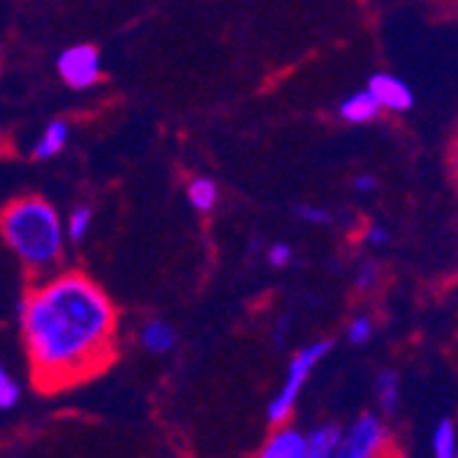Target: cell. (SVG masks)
I'll return each mask as SVG.
<instances>
[{"label": "cell", "instance_id": "12", "mask_svg": "<svg viewBox=\"0 0 458 458\" xmlns=\"http://www.w3.org/2000/svg\"><path fill=\"white\" fill-rule=\"evenodd\" d=\"M187 203L192 206V209L198 215H209L217 209V203H220V187L212 176H192L187 182Z\"/></svg>", "mask_w": 458, "mask_h": 458}, {"label": "cell", "instance_id": "24", "mask_svg": "<svg viewBox=\"0 0 458 458\" xmlns=\"http://www.w3.org/2000/svg\"><path fill=\"white\" fill-rule=\"evenodd\" d=\"M377 458H395L393 453H385V455H377Z\"/></svg>", "mask_w": 458, "mask_h": 458}, {"label": "cell", "instance_id": "1", "mask_svg": "<svg viewBox=\"0 0 458 458\" xmlns=\"http://www.w3.org/2000/svg\"><path fill=\"white\" fill-rule=\"evenodd\" d=\"M22 346L41 393H61L102 373L118 352V308L77 269L38 277L20 302Z\"/></svg>", "mask_w": 458, "mask_h": 458}, {"label": "cell", "instance_id": "25", "mask_svg": "<svg viewBox=\"0 0 458 458\" xmlns=\"http://www.w3.org/2000/svg\"><path fill=\"white\" fill-rule=\"evenodd\" d=\"M455 288H458V277H455Z\"/></svg>", "mask_w": 458, "mask_h": 458}, {"label": "cell", "instance_id": "8", "mask_svg": "<svg viewBox=\"0 0 458 458\" xmlns=\"http://www.w3.org/2000/svg\"><path fill=\"white\" fill-rule=\"evenodd\" d=\"M379 115H382V107H379L377 99H373V94L368 89H360V91L349 94L338 105V118L346 121V123H354V127H360V123L377 121Z\"/></svg>", "mask_w": 458, "mask_h": 458}, {"label": "cell", "instance_id": "15", "mask_svg": "<svg viewBox=\"0 0 458 458\" xmlns=\"http://www.w3.org/2000/svg\"><path fill=\"white\" fill-rule=\"evenodd\" d=\"M91 225H94V209L89 203H77L74 209L69 212V217L64 220V228H66V239L80 244L91 233Z\"/></svg>", "mask_w": 458, "mask_h": 458}, {"label": "cell", "instance_id": "9", "mask_svg": "<svg viewBox=\"0 0 458 458\" xmlns=\"http://www.w3.org/2000/svg\"><path fill=\"white\" fill-rule=\"evenodd\" d=\"M179 344V335H176V327L168 324L165 318H148L143 327H140V346L148 352V354H171Z\"/></svg>", "mask_w": 458, "mask_h": 458}, {"label": "cell", "instance_id": "18", "mask_svg": "<svg viewBox=\"0 0 458 458\" xmlns=\"http://www.w3.org/2000/svg\"><path fill=\"white\" fill-rule=\"evenodd\" d=\"M294 215L308 225H321V228L335 225V215H332L327 206H318V203H297Z\"/></svg>", "mask_w": 458, "mask_h": 458}, {"label": "cell", "instance_id": "19", "mask_svg": "<svg viewBox=\"0 0 458 458\" xmlns=\"http://www.w3.org/2000/svg\"><path fill=\"white\" fill-rule=\"evenodd\" d=\"M382 280V267L377 261H362L354 272V288L362 291V294H368V291H373L379 285Z\"/></svg>", "mask_w": 458, "mask_h": 458}, {"label": "cell", "instance_id": "6", "mask_svg": "<svg viewBox=\"0 0 458 458\" xmlns=\"http://www.w3.org/2000/svg\"><path fill=\"white\" fill-rule=\"evenodd\" d=\"M365 89L373 94V99L379 102L382 110H390V113H406L414 105V94L409 89V82L395 74H387V72L373 74Z\"/></svg>", "mask_w": 458, "mask_h": 458}, {"label": "cell", "instance_id": "23", "mask_svg": "<svg viewBox=\"0 0 458 458\" xmlns=\"http://www.w3.org/2000/svg\"><path fill=\"white\" fill-rule=\"evenodd\" d=\"M450 171H453V179L458 184V135L453 140V148H450Z\"/></svg>", "mask_w": 458, "mask_h": 458}, {"label": "cell", "instance_id": "5", "mask_svg": "<svg viewBox=\"0 0 458 458\" xmlns=\"http://www.w3.org/2000/svg\"><path fill=\"white\" fill-rule=\"evenodd\" d=\"M55 72L64 80V86H69L72 91H91L94 86H99L105 69L99 50L89 41H80V45L66 47L55 58Z\"/></svg>", "mask_w": 458, "mask_h": 458}, {"label": "cell", "instance_id": "16", "mask_svg": "<svg viewBox=\"0 0 458 458\" xmlns=\"http://www.w3.org/2000/svg\"><path fill=\"white\" fill-rule=\"evenodd\" d=\"M373 335H377V324H373V318L368 313H357L346 324V341L352 346H365Z\"/></svg>", "mask_w": 458, "mask_h": 458}, {"label": "cell", "instance_id": "22", "mask_svg": "<svg viewBox=\"0 0 458 458\" xmlns=\"http://www.w3.org/2000/svg\"><path fill=\"white\" fill-rule=\"evenodd\" d=\"M352 190L360 192V195H370V192L379 190V179L370 176V174H360V176L352 179Z\"/></svg>", "mask_w": 458, "mask_h": 458}, {"label": "cell", "instance_id": "7", "mask_svg": "<svg viewBox=\"0 0 458 458\" xmlns=\"http://www.w3.org/2000/svg\"><path fill=\"white\" fill-rule=\"evenodd\" d=\"M259 458H305V431L291 423L275 426V431L261 445Z\"/></svg>", "mask_w": 458, "mask_h": 458}, {"label": "cell", "instance_id": "26", "mask_svg": "<svg viewBox=\"0 0 458 458\" xmlns=\"http://www.w3.org/2000/svg\"><path fill=\"white\" fill-rule=\"evenodd\" d=\"M455 458H458V455H455Z\"/></svg>", "mask_w": 458, "mask_h": 458}, {"label": "cell", "instance_id": "4", "mask_svg": "<svg viewBox=\"0 0 458 458\" xmlns=\"http://www.w3.org/2000/svg\"><path fill=\"white\" fill-rule=\"evenodd\" d=\"M390 428L379 411H362L360 418L352 420L349 428L341 431L338 453L335 458H377L385 453H393L390 445Z\"/></svg>", "mask_w": 458, "mask_h": 458}, {"label": "cell", "instance_id": "17", "mask_svg": "<svg viewBox=\"0 0 458 458\" xmlns=\"http://www.w3.org/2000/svg\"><path fill=\"white\" fill-rule=\"evenodd\" d=\"M22 398V390H20V382L12 377V370L6 365H0V411H9L20 403Z\"/></svg>", "mask_w": 458, "mask_h": 458}, {"label": "cell", "instance_id": "14", "mask_svg": "<svg viewBox=\"0 0 458 458\" xmlns=\"http://www.w3.org/2000/svg\"><path fill=\"white\" fill-rule=\"evenodd\" d=\"M431 453L434 458H455L458 455V428L450 418L439 420L431 434Z\"/></svg>", "mask_w": 458, "mask_h": 458}, {"label": "cell", "instance_id": "2", "mask_svg": "<svg viewBox=\"0 0 458 458\" xmlns=\"http://www.w3.org/2000/svg\"><path fill=\"white\" fill-rule=\"evenodd\" d=\"M0 236L36 280L58 272L64 264L66 228L61 212L47 198H12L0 209Z\"/></svg>", "mask_w": 458, "mask_h": 458}, {"label": "cell", "instance_id": "3", "mask_svg": "<svg viewBox=\"0 0 458 458\" xmlns=\"http://www.w3.org/2000/svg\"><path fill=\"white\" fill-rule=\"evenodd\" d=\"M329 349H332V341L321 338V341L305 344L294 357H291L285 379H283L280 390L275 393V398L267 406V418H269L272 426H280V423L291 420V414H294V409H297V401L302 395L305 382L310 379V373L318 368V362L329 354Z\"/></svg>", "mask_w": 458, "mask_h": 458}, {"label": "cell", "instance_id": "20", "mask_svg": "<svg viewBox=\"0 0 458 458\" xmlns=\"http://www.w3.org/2000/svg\"><path fill=\"white\" fill-rule=\"evenodd\" d=\"M267 261H269V267H275V269L288 267L291 261H294V247H291L288 242H275V244H269V250H267Z\"/></svg>", "mask_w": 458, "mask_h": 458}, {"label": "cell", "instance_id": "11", "mask_svg": "<svg viewBox=\"0 0 458 458\" xmlns=\"http://www.w3.org/2000/svg\"><path fill=\"white\" fill-rule=\"evenodd\" d=\"M341 426L321 423L305 434V458H335L341 442Z\"/></svg>", "mask_w": 458, "mask_h": 458}, {"label": "cell", "instance_id": "21", "mask_svg": "<svg viewBox=\"0 0 458 458\" xmlns=\"http://www.w3.org/2000/svg\"><path fill=\"white\" fill-rule=\"evenodd\" d=\"M390 239H393V233H390V228L385 223H370L365 228V233H362V242L368 247H387Z\"/></svg>", "mask_w": 458, "mask_h": 458}, {"label": "cell", "instance_id": "13", "mask_svg": "<svg viewBox=\"0 0 458 458\" xmlns=\"http://www.w3.org/2000/svg\"><path fill=\"white\" fill-rule=\"evenodd\" d=\"M377 403H379V411L387 414V418H393V414H398L401 409V373L387 368L382 370L377 377Z\"/></svg>", "mask_w": 458, "mask_h": 458}, {"label": "cell", "instance_id": "10", "mask_svg": "<svg viewBox=\"0 0 458 458\" xmlns=\"http://www.w3.org/2000/svg\"><path fill=\"white\" fill-rule=\"evenodd\" d=\"M69 138H72V130H69V123L64 118H53L45 130H41V135L36 138L33 143V159L38 162H45V159H53L58 157L66 146H69Z\"/></svg>", "mask_w": 458, "mask_h": 458}]
</instances>
